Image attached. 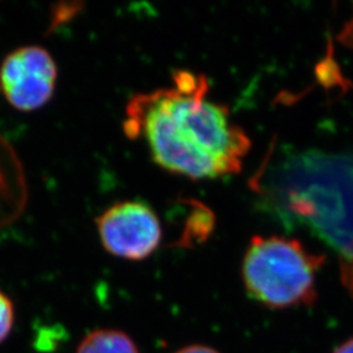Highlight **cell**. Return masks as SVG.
Wrapping results in <instances>:
<instances>
[{
	"instance_id": "cell-7",
	"label": "cell",
	"mask_w": 353,
	"mask_h": 353,
	"mask_svg": "<svg viewBox=\"0 0 353 353\" xmlns=\"http://www.w3.org/2000/svg\"><path fill=\"white\" fill-rule=\"evenodd\" d=\"M13 322L14 309L12 301L0 290V343L6 341L11 334Z\"/></svg>"
},
{
	"instance_id": "cell-1",
	"label": "cell",
	"mask_w": 353,
	"mask_h": 353,
	"mask_svg": "<svg viewBox=\"0 0 353 353\" xmlns=\"http://www.w3.org/2000/svg\"><path fill=\"white\" fill-rule=\"evenodd\" d=\"M203 74L176 70L172 84L134 94L123 131L145 144L153 163L190 179H214L240 172L250 139L230 121L225 105L208 97Z\"/></svg>"
},
{
	"instance_id": "cell-4",
	"label": "cell",
	"mask_w": 353,
	"mask_h": 353,
	"mask_svg": "<svg viewBox=\"0 0 353 353\" xmlns=\"http://www.w3.org/2000/svg\"><path fill=\"white\" fill-rule=\"evenodd\" d=\"M102 248L117 258L143 261L163 241V227L151 205L141 201L114 203L96 219Z\"/></svg>"
},
{
	"instance_id": "cell-8",
	"label": "cell",
	"mask_w": 353,
	"mask_h": 353,
	"mask_svg": "<svg viewBox=\"0 0 353 353\" xmlns=\"http://www.w3.org/2000/svg\"><path fill=\"white\" fill-rule=\"evenodd\" d=\"M176 353H220L216 351L212 347L208 345H201V344H194V345H189L185 348H181L179 351Z\"/></svg>"
},
{
	"instance_id": "cell-2",
	"label": "cell",
	"mask_w": 353,
	"mask_h": 353,
	"mask_svg": "<svg viewBox=\"0 0 353 353\" xmlns=\"http://www.w3.org/2000/svg\"><path fill=\"white\" fill-rule=\"evenodd\" d=\"M261 207L285 229L303 228L341 258L353 296V153L285 152L258 182Z\"/></svg>"
},
{
	"instance_id": "cell-3",
	"label": "cell",
	"mask_w": 353,
	"mask_h": 353,
	"mask_svg": "<svg viewBox=\"0 0 353 353\" xmlns=\"http://www.w3.org/2000/svg\"><path fill=\"white\" fill-rule=\"evenodd\" d=\"M325 256L309 252L300 241L256 236L242 261L248 294L271 309H288L316 301V276Z\"/></svg>"
},
{
	"instance_id": "cell-6",
	"label": "cell",
	"mask_w": 353,
	"mask_h": 353,
	"mask_svg": "<svg viewBox=\"0 0 353 353\" xmlns=\"http://www.w3.org/2000/svg\"><path fill=\"white\" fill-rule=\"evenodd\" d=\"M76 353H140L126 332L112 328L94 330L79 344Z\"/></svg>"
},
{
	"instance_id": "cell-5",
	"label": "cell",
	"mask_w": 353,
	"mask_h": 353,
	"mask_svg": "<svg viewBox=\"0 0 353 353\" xmlns=\"http://www.w3.org/2000/svg\"><path fill=\"white\" fill-rule=\"evenodd\" d=\"M58 67L49 50L37 45L10 52L0 65V92L20 112H34L50 102Z\"/></svg>"
},
{
	"instance_id": "cell-9",
	"label": "cell",
	"mask_w": 353,
	"mask_h": 353,
	"mask_svg": "<svg viewBox=\"0 0 353 353\" xmlns=\"http://www.w3.org/2000/svg\"><path fill=\"white\" fill-rule=\"evenodd\" d=\"M332 353H353V338L350 341H344Z\"/></svg>"
}]
</instances>
